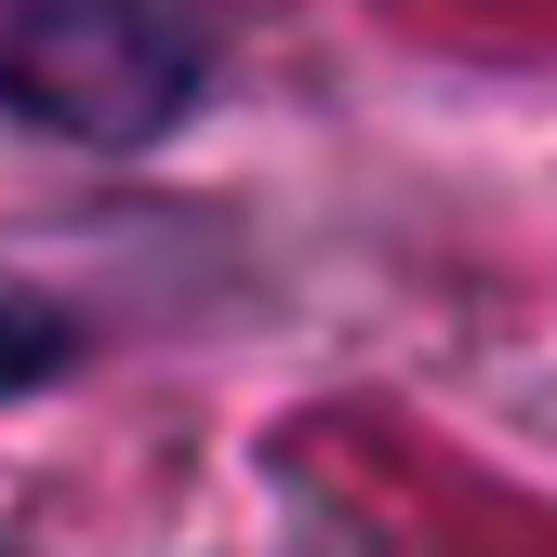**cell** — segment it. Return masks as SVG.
Returning a JSON list of instances; mask_svg holds the SVG:
<instances>
[{
  "mask_svg": "<svg viewBox=\"0 0 557 557\" xmlns=\"http://www.w3.org/2000/svg\"><path fill=\"white\" fill-rule=\"evenodd\" d=\"M213 94L199 0H0V107L81 147H147Z\"/></svg>",
  "mask_w": 557,
  "mask_h": 557,
  "instance_id": "cell-1",
  "label": "cell"
},
{
  "mask_svg": "<svg viewBox=\"0 0 557 557\" xmlns=\"http://www.w3.org/2000/svg\"><path fill=\"white\" fill-rule=\"evenodd\" d=\"M53 359H66V332H53V319H27V306H0V385H40Z\"/></svg>",
  "mask_w": 557,
  "mask_h": 557,
  "instance_id": "cell-2",
  "label": "cell"
}]
</instances>
